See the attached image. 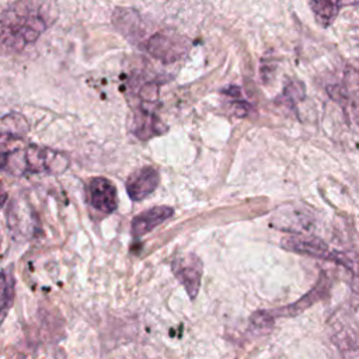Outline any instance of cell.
Returning a JSON list of instances; mask_svg holds the SVG:
<instances>
[{
	"mask_svg": "<svg viewBox=\"0 0 359 359\" xmlns=\"http://www.w3.org/2000/svg\"><path fill=\"white\" fill-rule=\"evenodd\" d=\"M165 130L167 128L163 123V121L150 108L139 105L135 109L132 123H130V132L136 137L142 140H147L150 137L161 135Z\"/></svg>",
	"mask_w": 359,
	"mask_h": 359,
	"instance_id": "9",
	"label": "cell"
},
{
	"mask_svg": "<svg viewBox=\"0 0 359 359\" xmlns=\"http://www.w3.org/2000/svg\"><path fill=\"white\" fill-rule=\"evenodd\" d=\"M273 318L269 311H257L251 317V328L255 332H268L272 328Z\"/></svg>",
	"mask_w": 359,
	"mask_h": 359,
	"instance_id": "15",
	"label": "cell"
},
{
	"mask_svg": "<svg viewBox=\"0 0 359 359\" xmlns=\"http://www.w3.org/2000/svg\"><path fill=\"white\" fill-rule=\"evenodd\" d=\"M272 224L283 231L290 233H306L314 224L313 216L307 209L303 208H279L272 217Z\"/></svg>",
	"mask_w": 359,
	"mask_h": 359,
	"instance_id": "6",
	"label": "cell"
},
{
	"mask_svg": "<svg viewBox=\"0 0 359 359\" xmlns=\"http://www.w3.org/2000/svg\"><path fill=\"white\" fill-rule=\"evenodd\" d=\"M359 0H309V6L318 25L330 27L339 10L348 6H358Z\"/></svg>",
	"mask_w": 359,
	"mask_h": 359,
	"instance_id": "12",
	"label": "cell"
},
{
	"mask_svg": "<svg viewBox=\"0 0 359 359\" xmlns=\"http://www.w3.org/2000/svg\"><path fill=\"white\" fill-rule=\"evenodd\" d=\"M88 202L97 212L104 215L112 213L118 206L115 185L102 177L93 178L88 184Z\"/></svg>",
	"mask_w": 359,
	"mask_h": 359,
	"instance_id": "5",
	"label": "cell"
},
{
	"mask_svg": "<svg viewBox=\"0 0 359 359\" xmlns=\"http://www.w3.org/2000/svg\"><path fill=\"white\" fill-rule=\"evenodd\" d=\"M172 269L177 279L187 289L189 297H195L198 294L202 278V264L199 258L188 254L172 262Z\"/></svg>",
	"mask_w": 359,
	"mask_h": 359,
	"instance_id": "8",
	"label": "cell"
},
{
	"mask_svg": "<svg viewBox=\"0 0 359 359\" xmlns=\"http://www.w3.org/2000/svg\"><path fill=\"white\" fill-rule=\"evenodd\" d=\"M344 359H359V346H355V348H351V349L345 351Z\"/></svg>",
	"mask_w": 359,
	"mask_h": 359,
	"instance_id": "17",
	"label": "cell"
},
{
	"mask_svg": "<svg viewBox=\"0 0 359 359\" xmlns=\"http://www.w3.org/2000/svg\"><path fill=\"white\" fill-rule=\"evenodd\" d=\"M304 97V86L299 81H289L283 88V98L287 102L294 104Z\"/></svg>",
	"mask_w": 359,
	"mask_h": 359,
	"instance_id": "16",
	"label": "cell"
},
{
	"mask_svg": "<svg viewBox=\"0 0 359 359\" xmlns=\"http://www.w3.org/2000/svg\"><path fill=\"white\" fill-rule=\"evenodd\" d=\"M6 199H7V192H6V191L1 188V185H0V208L4 205Z\"/></svg>",
	"mask_w": 359,
	"mask_h": 359,
	"instance_id": "19",
	"label": "cell"
},
{
	"mask_svg": "<svg viewBox=\"0 0 359 359\" xmlns=\"http://www.w3.org/2000/svg\"><path fill=\"white\" fill-rule=\"evenodd\" d=\"M112 24L114 27L132 43L139 45L144 41L146 27L142 21V17L137 11L132 8H115L112 14Z\"/></svg>",
	"mask_w": 359,
	"mask_h": 359,
	"instance_id": "7",
	"label": "cell"
},
{
	"mask_svg": "<svg viewBox=\"0 0 359 359\" xmlns=\"http://www.w3.org/2000/svg\"><path fill=\"white\" fill-rule=\"evenodd\" d=\"M59 17L55 0H17L0 13V53L21 52Z\"/></svg>",
	"mask_w": 359,
	"mask_h": 359,
	"instance_id": "1",
	"label": "cell"
},
{
	"mask_svg": "<svg viewBox=\"0 0 359 359\" xmlns=\"http://www.w3.org/2000/svg\"><path fill=\"white\" fill-rule=\"evenodd\" d=\"M7 158H8L7 153L0 151V168H3V167L7 164Z\"/></svg>",
	"mask_w": 359,
	"mask_h": 359,
	"instance_id": "18",
	"label": "cell"
},
{
	"mask_svg": "<svg viewBox=\"0 0 359 359\" xmlns=\"http://www.w3.org/2000/svg\"><path fill=\"white\" fill-rule=\"evenodd\" d=\"M14 300V278L11 273L0 272V321L7 314Z\"/></svg>",
	"mask_w": 359,
	"mask_h": 359,
	"instance_id": "14",
	"label": "cell"
},
{
	"mask_svg": "<svg viewBox=\"0 0 359 359\" xmlns=\"http://www.w3.org/2000/svg\"><path fill=\"white\" fill-rule=\"evenodd\" d=\"M174 213L172 208L170 206H154L151 209H147L139 215H136L132 220V234L135 237L144 236L146 233L151 231L157 226H160L163 222H165L168 217H171Z\"/></svg>",
	"mask_w": 359,
	"mask_h": 359,
	"instance_id": "11",
	"label": "cell"
},
{
	"mask_svg": "<svg viewBox=\"0 0 359 359\" xmlns=\"http://www.w3.org/2000/svg\"><path fill=\"white\" fill-rule=\"evenodd\" d=\"M29 130L28 121L20 112L0 116V140H17Z\"/></svg>",
	"mask_w": 359,
	"mask_h": 359,
	"instance_id": "13",
	"label": "cell"
},
{
	"mask_svg": "<svg viewBox=\"0 0 359 359\" xmlns=\"http://www.w3.org/2000/svg\"><path fill=\"white\" fill-rule=\"evenodd\" d=\"M25 161L31 171L49 174H60L69 165V158L65 153L35 144L27 147Z\"/></svg>",
	"mask_w": 359,
	"mask_h": 359,
	"instance_id": "4",
	"label": "cell"
},
{
	"mask_svg": "<svg viewBox=\"0 0 359 359\" xmlns=\"http://www.w3.org/2000/svg\"><path fill=\"white\" fill-rule=\"evenodd\" d=\"M280 245L285 250H289V251H293L297 254H303V255H309V257H314V258H320V259H327V261H334V262L344 265L349 269L353 268V265H352L353 261H351L348 255H345L341 251L332 250L324 240H321L320 237L311 236V234L290 233L280 240Z\"/></svg>",
	"mask_w": 359,
	"mask_h": 359,
	"instance_id": "2",
	"label": "cell"
},
{
	"mask_svg": "<svg viewBox=\"0 0 359 359\" xmlns=\"http://www.w3.org/2000/svg\"><path fill=\"white\" fill-rule=\"evenodd\" d=\"M142 46L151 57L163 63H174L185 56L189 42L178 32L164 29L149 36Z\"/></svg>",
	"mask_w": 359,
	"mask_h": 359,
	"instance_id": "3",
	"label": "cell"
},
{
	"mask_svg": "<svg viewBox=\"0 0 359 359\" xmlns=\"http://www.w3.org/2000/svg\"><path fill=\"white\" fill-rule=\"evenodd\" d=\"M158 185V172L153 167H143L126 180V192L132 201H142Z\"/></svg>",
	"mask_w": 359,
	"mask_h": 359,
	"instance_id": "10",
	"label": "cell"
}]
</instances>
